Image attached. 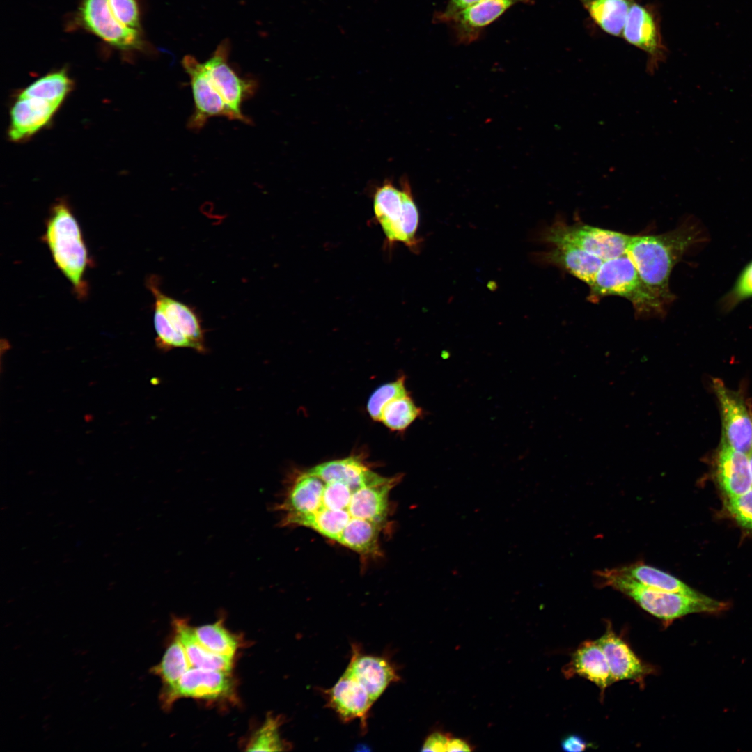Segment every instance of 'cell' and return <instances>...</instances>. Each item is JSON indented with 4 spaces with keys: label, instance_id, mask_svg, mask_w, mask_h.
<instances>
[{
    "label": "cell",
    "instance_id": "32",
    "mask_svg": "<svg viewBox=\"0 0 752 752\" xmlns=\"http://www.w3.org/2000/svg\"><path fill=\"white\" fill-rule=\"evenodd\" d=\"M752 298V261L742 270L731 289L721 298L722 311L729 312L743 301Z\"/></svg>",
    "mask_w": 752,
    "mask_h": 752
},
{
    "label": "cell",
    "instance_id": "8",
    "mask_svg": "<svg viewBox=\"0 0 752 752\" xmlns=\"http://www.w3.org/2000/svg\"><path fill=\"white\" fill-rule=\"evenodd\" d=\"M632 236L579 222L570 225L558 219L544 230L540 240L548 245L574 246L604 261L625 253Z\"/></svg>",
    "mask_w": 752,
    "mask_h": 752
},
{
    "label": "cell",
    "instance_id": "37",
    "mask_svg": "<svg viewBox=\"0 0 752 752\" xmlns=\"http://www.w3.org/2000/svg\"><path fill=\"white\" fill-rule=\"evenodd\" d=\"M561 746L564 751L582 752L593 746L581 736L572 734L567 735L562 739Z\"/></svg>",
    "mask_w": 752,
    "mask_h": 752
},
{
    "label": "cell",
    "instance_id": "39",
    "mask_svg": "<svg viewBox=\"0 0 752 752\" xmlns=\"http://www.w3.org/2000/svg\"><path fill=\"white\" fill-rule=\"evenodd\" d=\"M748 456H749V459L751 470V474H752V449L750 451V453H749Z\"/></svg>",
    "mask_w": 752,
    "mask_h": 752
},
{
    "label": "cell",
    "instance_id": "31",
    "mask_svg": "<svg viewBox=\"0 0 752 752\" xmlns=\"http://www.w3.org/2000/svg\"><path fill=\"white\" fill-rule=\"evenodd\" d=\"M279 719L270 717L256 732L247 746V751H279L285 750V744L279 735Z\"/></svg>",
    "mask_w": 752,
    "mask_h": 752
},
{
    "label": "cell",
    "instance_id": "17",
    "mask_svg": "<svg viewBox=\"0 0 752 752\" xmlns=\"http://www.w3.org/2000/svg\"><path fill=\"white\" fill-rule=\"evenodd\" d=\"M521 1L524 0H482L462 10L449 22L457 40L464 45L474 42L485 27Z\"/></svg>",
    "mask_w": 752,
    "mask_h": 752
},
{
    "label": "cell",
    "instance_id": "34",
    "mask_svg": "<svg viewBox=\"0 0 752 752\" xmlns=\"http://www.w3.org/2000/svg\"><path fill=\"white\" fill-rule=\"evenodd\" d=\"M113 13L125 26L141 31L137 0H109Z\"/></svg>",
    "mask_w": 752,
    "mask_h": 752
},
{
    "label": "cell",
    "instance_id": "27",
    "mask_svg": "<svg viewBox=\"0 0 752 752\" xmlns=\"http://www.w3.org/2000/svg\"><path fill=\"white\" fill-rule=\"evenodd\" d=\"M199 641L211 652L234 658L240 647L236 636L226 629L221 620L194 628Z\"/></svg>",
    "mask_w": 752,
    "mask_h": 752
},
{
    "label": "cell",
    "instance_id": "3",
    "mask_svg": "<svg viewBox=\"0 0 752 752\" xmlns=\"http://www.w3.org/2000/svg\"><path fill=\"white\" fill-rule=\"evenodd\" d=\"M702 230L691 221L658 235H633L627 253L641 279L666 306L674 300L669 279L683 256L703 240Z\"/></svg>",
    "mask_w": 752,
    "mask_h": 752
},
{
    "label": "cell",
    "instance_id": "15",
    "mask_svg": "<svg viewBox=\"0 0 752 752\" xmlns=\"http://www.w3.org/2000/svg\"><path fill=\"white\" fill-rule=\"evenodd\" d=\"M596 641L606 656L614 682L632 680L643 684L645 677L653 672L652 666L643 663L615 633L611 624Z\"/></svg>",
    "mask_w": 752,
    "mask_h": 752
},
{
    "label": "cell",
    "instance_id": "12",
    "mask_svg": "<svg viewBox=\"0 0 752 752\" xmlns=\"http://www.w3.org/2000/svg\"><path fill=\"white\" fill-rule=\"evenodd\" d=\"M229 673L191 667L162 702L167 707L180 698L204 700L228 698L233 691V680Z\"/></svg>",
    "mask_w": 752,
    "mask_h": 752
},
{
    "label": "cell",
    "instance_id": "16",
    "mask_svg": "<svg viewBox=\"0 0 752 752\" xmlns=\"http://www.w3.org/2000/svg\"><path fill=\"white\" fill-rule=\"evenodd\" d=\"M347 670L367 690L375 703L386 688L400 677L395 666L384 657L366 655L353 645Z\"/></svg>",
    "mask_w": 752,
    "mask_h": 752
},
{
    "label": "cell",
    "instance_id": "35",
    "mask_svg": "<svg viewBox=\"0 0 752 752\" xmlns=\"http://www.w3.org/2000/svg\"><path fill=\"white\" fill-rule=\"evenodd\" d=\"M482 0H448L445 8L434 17L437 22L449 23L458 13Z\"/></svg>",
    "mask_w": 752,
    "mask_h": 752
},
{
    "label": "cell",
    "instance_id": "33",
    "mask_svg": "<svg viewBox=\"0 0 752 752\" xmlns=\"http://www.w3.org/2000/svg\"><path fill=\"white\" fill-rule=\"evenodd\" d=\"M726 506L739 526L752 531V488L742 495L727 498Z\"/></svg>",
    "mask_w": 752,
    "mask_h": 752
},
{
    "label": "cell",
    "instance_id": "20",
    "mask_svg": "<svg viewBox=\"0 0 752 752\" xmlns=\"http://www.w3.org/2000/svg\"><path fill=\"white\" fill-rule=\"evenodd\" d=\"M564 673L567 677L578 675L588 680L602 693L614 682L606 656L596 641H585L575 650Z\"/></svg>",
    "mask_w": 752,
    "mask_h": 752
},
{
    "label": "cell",
    "instance_id": "25",
    "mask_svg": "<svg viewBox=\"0 0 752 752\" xmlns=\"http://www.w3.org/2000/svg\"><path fill=\"white\" fill-rule=\"evenodd\" d=\"M190 668L191 666L185 649L175 636L166 648L161 661L152 669L163 684L162 700L175 688L182 676Z\"/></svg>",
    "mask_w": 752,
    "mask_h": 752
},
{
    "label": "cell",
    "instance_id": "1",
    "mask_svg": "<svg viewBox=\"0 0 752 752\" xmlns=\"http://www.w3.org/2000/svg\"><path fill=\"white\" fill-rule=\"evenodd\" d=\"M401 476H382L350 456L293 472L273 509L282 527H306L359 554L380 556L390 494Z\"/></svg>",
    "mask_w": 752,
    "mask_h": 752
},
{
    "label": "cell",
    "instance_id": "29",
    "mask_svg": "<svg viewBox=\"0 0 752 752\" xmlns=\"http://www.w3.org/2000/svg\"><path fill=\"white\" fill-rule=\"evenodd\" d=\"M400 188L402 193L401 221L402 243L414 249L418 245L416 234L419 222L418 211L412 196L409 182L406 178L401 179Z\"/></svg>",
    "mask_w": 752,
    "mask_h": 752
},
{
    "label": "cell",
    "instance_id": "23",
    "mask_svg": "<svg viewBox=\"0 0 752 752\" xmlns=\"http://www.w3.org/2000/svg\"><path fill=\"white\" fill-rule=\"evenodd\" d=\"M614 569L620 574L629 577L643 586L655 590L699 599L707 597L691 588L677 578L643 563H636Z\"/></svg>",
    "mask_w": 752,
    "mask_h": 752
},
{
    "label": "cell",
    "instance_id": "7",
    "mask_svg": "<svg viewBox=\"0 0 752 752\" xmlns=\"http://www.w3.org/2000/svg\"><path fill=\"white\" fill-rule=\"evenodd\" d=\"M602 584L612 587L636 602L651 615L670 623L691 613H718L728 607L726 602L705 598H694L680 594L655 590L618 573L616 570L597 572Z\"/></svg>",
    "mask_w": 752,
    "mask_h": 752
},
{
    "label": "cell",
    "instance_id": "38",
    "mask_svg": "<svg viewBox=\"0 0 752 752\" xmlns=\"http://www.w3.org/2000/svg\"><path fill=\"white\" fill-rule=\"evenodd\" d=\"M473 749L474 747L467 739L451 737L448 743L447 751H471Z\"/></svg>",
    "mask_w": 752,
    "mask_h": 752
},
{
    "label": "cell",
    "instance_id": "28",
    "mask_svg": "<svg viewBox=\"0 0 752 752\" xmlns=\"http://www.w3.org/2000/svg\"><path fill=\"white\" fill-rule=\"evenodd\" d=\"M422 409L409 395L389 402L383 409L381 421L393 430H403L422 415Z\"/></svg>",
    "mask_w": 752,
    "mask_h": 752
},
{
    "label": "cell",
    "instance_id": "26",
    "mask_svg": "<svg viewBox=\"0 0 752 752\" xmlns=\"http://www.w3.org/2000/svg\"><path fill=\"white\" fill-rule=\"evenodd\" d=\"M73 88L65 69L47 73L24 88L18 95L40 98L61 106Z\"/></svg>",
    "mask_w": 752,
    "mask_h": 752
},
{
    "label": "cell",
    "instance_id": "10",
    "mask_svg": "<svg viewBox=\"0 0 752 752\" xmlns=\"http://www.w3.org/2000/svg\"><path fill=\"white\" fill-rule=\"evenodd\" d=\"M624 39L648 56L647 72L653 74L666 58L657 11L652 6L635 2L628 13L623 32Z\"/></svg>",
    "mask_w": 752,
    "mask_h": 752
},
{
    "label": "cell",
    "instance_id": "9",
    "mask_svg": "<svg viewBox=\"0 0 752 752\" xmlns=\"http://www.w3.org/2000/svg\"><path fill=\"white\" fill-rule=\"evenodd\" d=\"M77 19L85 29L119 50H141L144 47L141 31L123 26L109 0H81Z\"/></svg>",
    "mask_w": 752,
    "mask_h": 752
},
{
    "label": "cell",
    "instance_id": "24",
    "mask_svg": "<svg viewBox=\"0 0 752 752\" xmlns=\"http://www.w3.org/2000/svg\"><path fill=\"white\" fill-rule=\"evenodd\" d=\"M593 21L604 32L622 36L632 6L636 0H579Z\"/></svg>",
    "mask_w": 752,
    "mask_h": 752
},
{
    "label": "cell",
    "instance_id": "13",
    "mask_svg": "<svg viewBox=\"0 0 752 752\" xmlns=\"http://www.w3.org/2000/svg\"><path fill=\"white\" fill-rule=\"evenodd\" d=\"M327 704L344 722L359 719L366 727L369 711L373 705L366 688L345 669L330 689L324 691Z\"/></svg>",
    "mask_w": 752,
    "mask_h": 752
},
{
    "label": "cell",
    "instance_id": "22",
    "mask_svg": "<svg viewBox=\"0 0 752 752\" xmlns=\"http://www.w3.org/2000/svg\"><path fill=\"white\" fill-rule=\"evenodd\" d=\"M175 636L182 643L191 667L230 672L233 658L217 655L204 646L196 637L194 628L182 619H175Z\"/></svg>",
    "mask_w": 752,
    "mask_h": 752
},
{
    "label": "cell",
    "instance_id": "6",
    "mask_svg": "<svg viewBox=\"0 0 752 752\" xmlns=\"http://www.w3.org/2000/svg\"><path fill=\"white\" fill-rule=\"evenodd\" d=\"M588 300L596 302L606 296L629 300L636 317H662L666 306L641 279L627 252L604 260L589 285Z\"/></svg>",
    "mask_w": 752,
    "mask_h": 752
},
{
    "label": "cell",
    "instance_id": "11",
    "mask_svg": "<svg viewBox=\"0 0 752 752\" xmlns=\"http://www.w3.org/2000/svg\"><path fill=\"white\" fill-rule=\"evenodd\" d=\"M713 389L721 415L723 439L732 448L747 455L752 449V412L744 398L717 379Z\"/></svg>",
    "mask_w": 752,
    "mask_h": 752
},
{
    "label": "cell",
    "instance_id": "21",
    "mask_svg": "<svg viewBox=\"0 0 752 752\" xmlns=\"http://www.w3.org/2000/svg\"><path fill=\"white\" fill-rule=\"evenodd\" d=\"M540 253L541 261L561 268L588 286L604 260L581 249L565 244H551Z\"/></svg>",
    "mask_w": 752,
    "mask_h": 752
},
{
    "label": "cell",
    "instance_id": "36",
    "mask_svg": "<svg viewBox=\"0 0 752 752\" xmlns=\"http://www.w3.org/2000/svg\"><path fill=\"white\" fill-rule=\"evenodd\" d=\"M452 735L442 730H435L425 738L421 751L431 752L447 751Z\"/></svg>",
    "mask_w": 752,
    "mask_h": 752
},
{
    "label": "cell",
    "instance_id": "18",
    "mask_svg": "<svg viewBox=\"0 0 752 752\" xmlns=\"http://www.w3.org/2000/svg\"><path fill=\"white\" fill-rule=\"evenodd\" d=\"M716 456V478L727 498L742 495L752 488L749 456L721 439Z\"/></svg>",
    "mask_w": 752,
    "mask_h": 752
},
{
    "label": "cell",
    "instance_id": "14",
    "mask_svg": "<svg viewBox=\"0 0 752 752\" xmlns=\"http://www.w3.org/2000/svg\"><path fill=\"white\" fill-rule=\"evenodd\" d=\"M60 107L40 98L18 95L10 111L9 139L19 142L31 138L51 122Z\"/></svg>",
    "mask_w": 752,
    "mask_h": 752
},
{
    "label": "cell",
    "instance_id": "5",
    "mask_svg": "<svg viewBox=\"0 0 752 752\" xmlns=\"http://www.w3.org/2000/svg\"><path fill=\"white\" fill-rule=\"evenodd\" d=\"M146 286L154 297L153 324L156 345L164 351L174 348H191L206 352L204 329L195 308L165 294L155 275L146 280Z\"/></svg>",
    "mask_w": 752,
    "mask_h": 752
},
{
    "label": "cell",
    "instance_id": "2",
    "mask_svg": "<svg viewBox=\"0 0 752 752\" xmlns=\"http://www.w3.org/2000/svg\"><path fill=\"white\" fill-rule=\"evenodd\" d=\"M229 44L223 41L212 56L201 63L185 56L182 66L189 77L194 111L188 121L191 130H199L212 117L249 123L242 111V103L256 92L257 83L240 77L228 63Z\"/></svg>",
    "mask_w": 752,
    "mask_h": 752
},
{
    "label": "cell",
    "instance_id": "30",
    "mask_svg": "<svg viewBox=\"0 0 752 752\" xmlns=\"http://www.w3.org/2000/svg\"><path fill=\"white\" fill-rule=\"evenodd\" d=\"M408 395L405 386V377L396 381L384 384L376 389L370 397L367 409L370 417L381 421L384 407L394 399Z\"/></svg>",
    "mask_w": 752,
    "mask_h": 752
},
{
    "label": "cell",
    "instance_id": "4",
    "mask_svg": "<svg viewBox=\"0 0 752 752\" xmlns=\"http://www.w3.org/2000/svg\"><path fill=\"white\" fill-rule=\"evenodd\" d=\"M42 240L75 295L84 299L88 294L86 274L93 262L80 225L66 201L59 200L51 207Z\"/></svg>",
    "mask_w": 752,
    "mask_h": 752
},
{
    "label": "cell",
    "instance_id": "19",
    "mask_svg": "<svg viewBox=\"0 0 752 752\" xmlns=\"http://www.w3.org/2000/svg\"><path fill=\"white\" fill-rule=\"evenodd\" d=\"M373 211L389 246L402 242L401 221L402 216V189L391 180H385L373 194Z\"/></svg>",
    "mask_w": 752,
    "mask_h": 752
}]
</instances>
